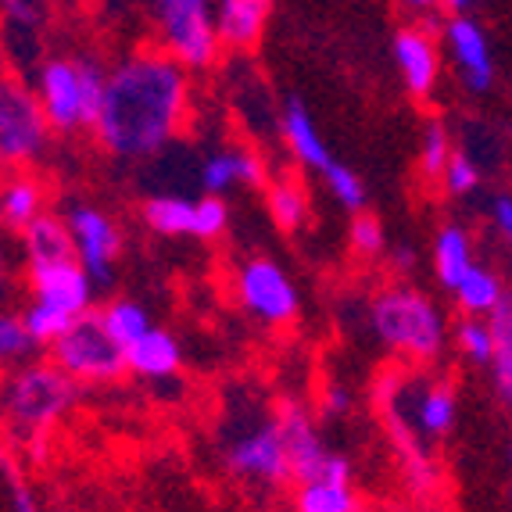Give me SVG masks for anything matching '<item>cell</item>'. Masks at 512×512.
Wrapping results in <instances>:
<instances>
[{"instance_id": "1", "label": "cell", "mask_w": 512, "mask_h": 512, "mask_svg": "<svg viewBox=\"0 0 512 512\" xmlns=\"http://www.w3.org/2000/svg\"><path fill=\"white\" fill-rule=\"evenodd\" d=\"M187 115L190 69L162 47H144L108 69V94L94 137L115 162H147L180 137Z\"/></svg>"}, {"instance_id": "2", "label": "cell", "mask_w": 512, "mask_h": 512, "mask_svg": "<svg viewBox=\"0 0 512 512\" xmlns=\"http://www.w3.org/2000/svg\"><path fill=\"white\" fill-rule=\"evenodd\" d=\"M369 330L409 362H437L448 348V319L427 291L391 283L369 301Z\"/></svg>"}, {"instance_id": "3", "label": "cell", "mask_w": 512, "mask_h": 512, "mask_svg": "<svg viewBox=\"0 0 512 512\" xmlns=\"http://www.w3.org/2000/svg\"><path fill=\"white\" fill-rule=\"evenodd\" d=\"M33 90L54 133L94 129L108 94V69L94 58H47L36 65Z\"/></svg>"}, {"instance_id": "4", "label": "cell", "mask_w": 512, "mask_h": 512, "mask_svg": "<svg viewBox=\"0 0 512 512\" xmlns=\"http://www.w3.org/2000/svg\"><path fill=\"white\" fill-rule=\"evenodd\" d=\"M79 402V384L54 362H26L8 376L4 409L22 437L51 434Z\"/></svg>"}, {"instance_id": "5", "label": "cell", "mask_w": 512, "mask_h": 512, "mask_svg": "<svg viewBox=\"0 0 512 512\" xmlns=\"http://www.w3.org/2000/svg\"><path fill=\"white\" fill-rule=\"evenodd\" d=\"M158 47L183 69H212L222 54L219 11L215 0H147Z\"/></svg>"}, {"instance_id": "6", "label": "cell", "mask_w": 512, "mask_h": 512, "mask_svg": "<svg viewBox=\"0 0 512 512\" xmlns=\"http://www.w3.org/2000/svg\"><path fill=\"white\" fill-rule=\"evenodd\" d=\"M51 362L65 369L76 384H111L122 373H129L126 348L101 323V312L76 319L72 330L51 348Z\"/></svg>"}, {"instance_id": "7", "label": "cell", "mask_w": 512, "mask_h": 512, "mask_svg": "<svg viewBox=\"0 0 512 512\" xmlns=\"http://www.w3.org/2000/svg\"><path fill=\"white\" fill-rule=\"evenodd\" d=\"M51 144V122L33 86L8 76L0 83V158L8 169H22L43 158Z\"/></svg>"}, {"instance_id": "8", "label": "cell", "mask_w": 512, "mask_h": 512, "mask_svg": "<svg viewBox=\"0 0 512 512\" xmlns=\"http://www.w3.org/2000/svg\"><path fill=\"white\" fill-rule=\"evenodd\" d=\"M237 298L251 319H258L262 326H273V330L294 323L301 308L298 283L291 280V273L276 258L265 255L248 258L237 269Z\"/></svg>"}, {"instance_id": "9", "label": "cell", "mask_w": 512, "mask_h": 512, "mask_svg": "<svg viewBox=\"0 0 512 512\" xmlns=\"http://www.w3.org/2000/svg\"><path fill=\"white\" fill-rule=\"evenodd\" d=\"M222 462L240 480L280 484V480L291 477V459H287V441H283L280 416L244 423V430H237L226 441V448H222Z\"/></svg>"}, {"instance_id": "10", "label": "cell", "mask_w": 512, "mask_h": 512, "mask_svg": "<svg viewBox=\"0 0 512 512\" xmlns=\"http://www.w3.org/2000/svg\"><path fill=\"white\" fill-rule=\"evenodd\" d=\"M276 416H280L283 441H287L291 477L298 480V484H312V480H351V462L326 448V441L319 437L316 423H312L305 405L287 402V405H280Z\"/></svg>"}, {"instance_id": "11", "label": "cell", "mask_w": 512, "mask_h": 512, "mask_svg": "<svg viewBox=\"0 0 512 512\" xmlns=\"http://www.w3.org/2000/svg\"><path fill=\"white\" fill-rule=\"evenodd\" d=\"M65 219H69L72 240H76L79 265L94 276L97 287H108V283L115 280V265H119V255H122L119 222L94 205H72Z\"/></svg>"}, {"instance_id": "12", "label": "cell", "mask_w": 512, "mask_h": 512, "mask_svg": "<svg viewBox=\"0 0 512 512\" xmlns=\"http://www.w3.org/2000/svg\"><path fill=\"white\" fill-rule=\"evenodd\" d=\"M441 40L455 72H459L462 86L470 94H487L495 86V51H491L484 26L473 15H452L444 22Z\"/></svg>"}, {"instance_id": "13", "label": "cell", "mask_w": 512, "mask_h": 512, "mask_svg": "<svg viewBox=\"0 0 512 512\" xmlns=\"http://www.w3.org/2000/svg\"><path fill=\"white\" fill-rule=\"evenodd\" d=\"M29 291L33 301L51 305L72 319L90 316L94 308L97 283L86 273L79 258H65V262H47V265H29Z\"/></svg>"}, {"instance_id": "14", "label": "cell", "mask_w": 512, "mask_h": 512, "mask_svg": "<svg viewBox=\"0 0 512 512\" xmlns=\"http://www.w3.org/2000/svg\"><path fill=\"white\" fill-rule=\"evenodd\" d=\"M391 54L409 97L427 101L437 90V79H441V43L434 40V33L423 26L398 29L391 40Z\"/></svg>"}, {"instance_id": "15", "label": "cell", "mask_w": 512, "mask_h": 512, "mask_svg": "<svg viewBox=\"0 0 512 512\" xmlns=\"http://www.w3.org/2000/svg\"><path fill=\"white\" fill-rule=\"evenodd\" d=\"M197 180L205 194L226 197L237 187H269V169H265L262 154L248 151V147H219L201 162Z\"/></svg>"}, {"instance_id": "16", "label": "cell", "mask_w": 512, "mask_h": 512, "mask_svg": "<svg viewBox=\"0 0 512 512\" xmlns=\"http://www.w3.org/2000/svg\"><path fill=\"white\" fill-rule=\"evenodd\" d=\"M280 133H283V144H287V151L294 154V162H298L301 169L323 176V172L337 162V158L330 154L326 137L319 133V126H316V119H312L308 104L298 101V97H291V101L283 104Z\"/></svg>"}, {"instance_id": "17", "label": "cell", "mask_w": 512, "mask_h": 512, "mask_svg": "<svg viewBox=\"0 0 512 512\" xmlns=\"http://www.w3.org/2000/svg\"><path fill=\"white\" fill-rule=\"evenodd\" d=\"M126 366L133 376L151 380V384L172 380L183 369V348L176 341V333L165 326H151L137 344L126 348Z\"/></svg>"}, {"instance_id": "18", "label": "cell", "mask_w": 512, "mask_h": 512, "mask_svg": "<svg viewBox=\"0 0 512 512\" xmlns=\"http://www.w3.org/2000/svg\"><path fill=\"white\" fill-rule=\"evenodd\" d=\"M215 11H219L222 47L251 51V47H258L265 26H269L273 0H215Z\"/></svg>"}, {"instance_id": "19", "label": "cell", "mask_w": 512, "mask_h": 512, "mask_svg": "<svg viewBox=\"0 0 512 512\" xmlns=\"http://www.w3.org/2000/svg\"><path fill=\"white\" fill-rule=\"evenodd\" d=\"M430 255H434L437 283H441L448 294H455V287H459V283L470 276L473 265H477L473 262V237L459 222H444L434 237V251H430Z\"/></svg>"}, {"instance_id": "20", "label": "cell", "mask_w": 512, "mask_h": 512, "mask_svg": "<svg viewBox=\"0 0 512 512\" xmlns=\"http://www.w3.org/2000/svg\"><path fill=\"white\" fill-rule=\"evenodd\" d=\"M22 237V251H26V265H47V262H65L76 258V240H72L69 219L54 212H43L36 222H29Z\"/></svg>"}, {"instance_id": "21", "label": "cell", "mask_w": 512, "mask_h": 512, "mask_svg": "<svg viewBox=\"0 0 512 512\" xmlns=\"http://www.w3.org/2000/svg\"><path fill=\"white\" fill-rule=\"evenodd\" d=\"M43 201H47V190H43V183L36 180L33 172H11L4 180V190H0V215H4L11 230L22 233L29 222H36L47 212Z\"/></svg>"}, {"instance_id": "22", "label": "cell", "mask_w": 512, "mask_h": 512, "mask_svg": "<svg viewBox=\"0 0 512 512\" xmlns=\"http://www.w3.org/2000/svg\"><path fill=\"white\" fill-rule=\"evenodd\" d=\"M194 208L197 201L183 194H151L140 205L144 226L158 237H194Z\"/></svg>"}, {"instance_id": "23", "label": "cell", "mask_w": 512, "mask_h": 512, "mask_svg": "<svg viewBox=\"0 0 512 512\" xmlns=\"http://www.w3.org/2000/svg\"><path fill=\"white\" fill-rule=\"evenodd\" d=\"M265 208H269V219H273L283 233H298L308 222V215H312L308 190L301 187L294 176H276V180H269V187H265Z\"/></svg>"}, {"instance_id": "24", "label": "cell", "mask_w": 512, "mask_h": 512, "mask_svg": "<svg viewBox=\"0 0 512 512\" xmlns=\"http://www.w3.org/2000/svg\"><path fill=\"white\" fill-rule=\"evenodd\" d=\"M491 333H495V362H491V387L498 402L512 409V291L502 298V305L487 316Z\"/></svg>"}, {"instance_id": "25", "label": "cell", "mask_w": 512, "mask_h": 512, "mask_svg": "<svg viewBox=\"0 0 512 512\" xmlns=\"http://www.w3.org/2000/svg\"><path fill=\"white\" fill-rule=\"evenodd\" d=\"M505 294H509V291H505L502 276H498L495 269H487V265L477 262L470 269V276L455 287V305H459L466 316L487 319L498 305H502Z\"/></svg>"}, {"instance_id": "26", "label": "cell", "mask_w": 512, "mask_h": 512, "mask_svg": "<svg viewBox=\"0 0 512 512\" xmlns=\"http://www.w3.org/2000/svg\"><path fill=\"white\" fill-rule=\"evenodd\" d=\"M298 512H359V495L351 480H312L294 491Z\"/></svg>"}, {"instance_id": "27", "label": "cell", "mask_w": 512, "mask_h": 512, "mask_svg": "<svg viewBox=\"0 0 512 512\" xmlns=\"http://www.w3.org/2000/svg\"><path fill=\"white\" fill-rule=\"evenodd\" d=\"M101 323L108 326V333L122 344V348L137 344L140 337H144V333L154 326L151 323V312H147V308L140 305V301H133V298L108 301V305L101 308Z\"/></svg>"}, {"instance_id": "28", "label": "cell", "mask_w": 512, "mask_h": 512, "mask_svg": "<svg viewBox=\"0 0 512 512\" xmlns=\"http://www.w3.org/2000/svg\"><path fill=\"white\" fill-rule=\"evenodd\" d=\"M452 133H448V126L444 122H427L423 126V137H419V176L427 183H441L444 180V169H448V162H452Z\"/></svg>"}, {"instance_id": "29", "label": "cell", "mask_w": 512, "mask_h": 512, "mask_svg": "<svg viewBox=\"0 0 512 512\" xmlns=\"http://www.w3.org/2000/svg\"><path fill=\"white\" fill-rule=\"evenodd\" d=\"M455 348L462 351V359L473 362V366H487L495 362V333H491V323L480 316H462L455 323Z\"/></svg>"}, {"instance_id": "30", "label": "cell", "mask_w": 512, "mask_h": 512, "mask_svg": "<svg viewBox=\"0 0 512 512\" xmlns=\"http://www.w3.org/2000/svg\"><path fill=\"white\" fill-rule=\"evenodd\" d=\"M323 183H326V190H330V197H337V205L348 208L351 215L366 212V205H369L366 180H362V176L351 169V165L333 162L330 169L323 172Z\"/></svg>"}, {"instance_id": "31", "label": "cell", "mask_w": 512, "mask_h": 512, "mask_svg": "<svg viewBox=\"0 0 512 512\" xmlns=\"http://www.w3.org/2000/svg\"><path fill=\"white\" fill-rule=\"evenodd\" d=\"M22 323H26V330H29V337H33L36 348H54V344L72 330L76 319L65 316V312H58V308H51V305L33 301V305L22 312Z\"/></svg>"}, {"instance_id": "32", "label": "cell", "mask_w": 512, "mask_h": 512, "mask_svg": "<svg viewBox=\"0 0 512 512\" xmlns=\"http://www.w3.org/2000/svg\"><path fill=\"white\" fill-rule=\"evenodd\" d=\"M348 244L359 258H380L387 251V233L384 222L369 212H359L348 226Z\"/></svg>"}, {"instance_id": "33", "label": "cell", "mask_w": 512, "mask_h": 512, "mask_svg": "<svg viewBox=\"0 0 512 512\" xmlns=\"http://www.w3.org/2000/svg\"><path fill=\"white\" fill-rule=\"evenodd\" d=\"M230 230V205L226 197L205 194L194 208V240H219Z\"/></svg>"}, {"instance_id": "34", "label": "cell", "mask_w": 512, "mask_h": 512, "mask_svg": "<svg viewBox=\"0 0 512 512\" xmlns=\"http://www.w3.org/2000/svg\"><path fill=\"white\" fill-rule=\"evenodd\" d=\"M477 187H480V162L470 151H455L452 162H448V169H444L441 190L448 197H466Z\"/></svg>"}, {"instance_id": "35", "label": "cell", "mask_w": 512, "mask_h": 512, "mask_svg": "<svg viewBox=\"0 0 512 512\" xmlns=\"http://www.w3.org/2000/svg\"><path fill=\"white\" fill-rule=\"evenodd\" d=\"M33 348L36 344H33V337H29L22 316L4 312V319H0V355H4V362H22Z\"/></svg>"}, {"instance_id": "36", "label": "cell", "mask_w": 512, "mask_h": 512, "mask_svg": "<svg viewBox=\"0 0 512 512\" xmlns=\"http://www.w3.org/2000/svg\"><path fill=\"white\" fill-rule=\"evenodd\" d=\"M11 29H36L43 22V0H4Z\"/></svg>"}, {"instance_id": "37", "label": "cell", "mask_w": 512, "mask_h": 512, "mask_svg": "<svg viewBox=\"0 0 512 512\" xmlns=\"http://www.w3.org/2000/svg\"><path fill=\"white\" fill-rule=\"evenodd\" d=\"M487 219H491V226H495V233L505 240V244H512V194L509 190H502V194L491 197V205H487Z\"/></svg>"}, {"instance_id": "38", "label": "cell", "mask_w": 512, "mask_h": 512, "mask_svg": "<svg viewBox=\"0 0 512 512\" xmlns=\"http://www.w3.org/2000/svg\"><path fill=\"white\" fill-rule=\"evenodd\" d=\"M11 512H43L36 495L29 491L22 480H11Z\"/></svg>"}, {"instance_id": "39", "label": "cell", "mask_w": 512, "mask_h": 512, "mask_svg": "<svg viewBox=\"0 0 512 512\" xmlns=\"http://www.w3.org/2000/svg\"><path fill=\"white\" fill-rule=\"evenodd\" d=\"M391 265L398 269V273H412V269H416V248L398 244V248L391 251Z\"/></svg>"}, {"instance_id": "40", "label": "cell", "mask_w": 512, "mask_h": 512, "mask_svg": "<svg viewBox=\"0 0 512 512\" xmlns=\"http://www.w3.org/2000/svg\"><path fill=\"white\" fill-rule=\"evenodd\" d=\"M348 405H351L348 387H330V394H326V409H330V412H348Z\"/></svg>"}, {"instance_id": "41", "label": "cell", "mask_w": 512, "mask_h": 512, "mask_svg": "<svg viewBox=\"0 0 512 512\" xmlns=\"http://www.w3.org/2000/svg\"><path fill=\"white\" fill-rule=\"evenodd\" d=\"M473 4H480V0H441V8H448L452 15H466Z\"/></svg>"}, {"instance_id": "42", "label": "cell", "mask_w": 512, "mask_h": 512, "mask_svg": "<svg viewBox=\"0 0 512 512\" xmlns=\"http://www.w3.org/2000/svg\"><path fill=\"white\" fill-rule=\"evenodd\" d=\"M405 8H412V11H419V15H423V11H434L437 4H441V0H402Z\"/></svg>"}, {"instance_id": "43", "label": "cell", "mask_w": 512, "mask_h": 512, "mask_svg": "<svg viewBox=\"0 0 512 512\" xmlns=\"http://www.w3.org/2000/svg\"><path fill=\"white\" fill-rule=\"evenodd\" d=\"M505 455H509V466H512V434H509V441H505Z\"/></svg>"}]
</instances>
